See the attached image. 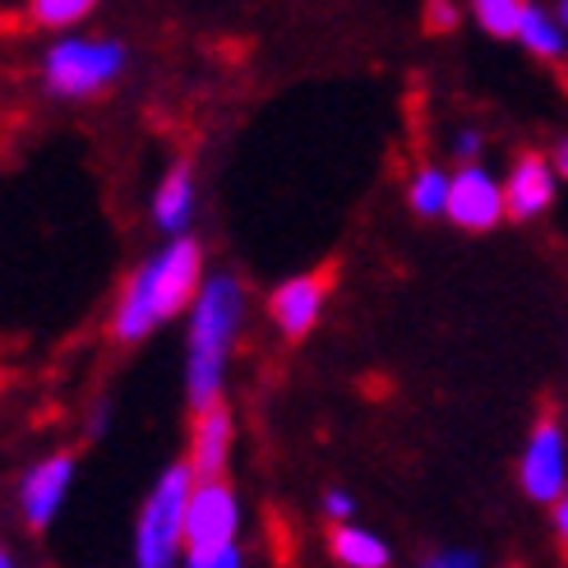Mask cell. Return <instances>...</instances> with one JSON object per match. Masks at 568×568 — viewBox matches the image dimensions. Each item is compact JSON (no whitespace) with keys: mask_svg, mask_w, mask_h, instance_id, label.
<instances>
[{"mask_svg":"<svg viewBox=\"0 0 568 568\" xmlns=\"http://www.w3.org/2000/svg\"><path fill=\"white\" fill-rule=\"evenodd\" d=\"M199 287H204V250L190 232H181L130 273L116 310H111V337L125 347L144 343L153 328L181 315L199 296Z\"/></svg>","mask_w":568,"mask_h":568,"instance_id":"cell-1","label":"cell"},{"mask_svg":"<svg viewBox=\"0 0 568 568\" xmlns=\"http://www.w3.org/2000/svg\"><path fill=\"white\" fill-rule=\"evenodd\" d=\"M245 320V287L232 273L204 277V287L190 301V343H185V403L204 412L222 397L226 356L236 347Z\"/></svg>","mask_w":568,"mask_h":568,"instance_id":"cell-2","label":"cell"},{"mask_svg":"<svg viewBox=\"0 0 568 568\" xmlns=\"http://www.w3.org/2000/svg\"><path fill=\"white\" fill-rule=\"evenodd\" d=\"M199 471L185 463H172L158 486L149 490L144 508H139L134 523V564L139 568H166L176 564L185 550V508H190V490H194Z\"/></svg>","mask_w":568,"mask_h":568,"instance_id":"cell-3","label":"cell"},{"mask_svg":"<svg viewBox=\"0 0 568 568\" xmlns=\"http://www.w3.org/2000/svg\"><path fill=\"white\" fill-rule=\"evenodd\" d=\"M130 65V51L106 38H65L42 55V83L55 98H93L111 89Z\"/></svg>","mask_w":568,"mask_h":568,"instance_id":"cell-4","label":"cell"},{"mask_svg":"<svg viewBox=\"0 0 568 568\" xmlns=\"http://www.w3.org/2000/svg\"><path fill=\"white\" fill-rule=\"evenodd\" d=\"M241 531V499L226 476H199L185 508V555L232 546Z\"/></svg>","mask_w":568,"mask_h":568,"instance_id":"cell-5","label":"cell"},{"mask_svg":"<svg viewBox=\"0 0 568 568\" xmlns=\"http://www.w3.org/2000/svg\"><path fill=\"white\" fill-rule=\"evenodd\" d=\"M523 490L536 504H555L568 490V463H564V430L555 416H541V425L531 430L527 453H523Z\"/></svg>","mask_w":568,"mask_h":568,"instance_id":"cell-6","label":"cell"},{"mask_svg":"<svg viewBox=\"0 0 568 568\" xmlns=\"http://www.w3.org/2000/svg\"><path fill=\"white\" fill-rule=\"evenodd\" d=\"M448 217H453V226H463V232H490V226H499V217H508L504 185L486 172V166L467 162L463 172L453 176Z\"/></svg>","mask_w":568,"mask_h":568,"instance_id":"cell-7","label":"cell"},{"mask_svg":"<svg viewBox=\"0 0 568 568\" xmlns=\"http://www.w3.org/2000/svg\"><path fill=\"white\" fill-rule=\"evenodd\" d=\"M74 486V458L70 453H51L38 467H28L23 486H19V508H23V523L33 531H47L51 518L61 514V504Z\"/></svg>","mask_w":568,"mask_h":568,"instance_id":"cell-8","label":"cell"},{"mask_svg":"<svg viewBox=\"0 0 568 568\" xmlns=\"http://www.w3.org/2000/svg\"><path fill=\"white\" fill-rule=\"evenodd\" d=\"M324 301H328V273H301V277H287L268 296V315L282 328V337L301 343V337L320 324Z\"/></svg>","mask_w":568,"mask_h":568,"instance_id":"cell-9","label":"cell"},{"mask_svg":"<svg viewBox=\"0 0 568 568\" xmlns=\"http://www.w3.org/2000/svg\"><path fill=\"white\" fill-rule=\"evenodd\" d=\"M555 166L541 153H518V162L508 166L504 176V199H508V217L514 222H531L550 209L555 199Z\"/></svg>","mask_w":568,"mask_h":568,"instance_id":"cell-10","label":"cell"},{"mask_svg":"<svg viewBox=\"0 0 568 568\" xmlns=\"http://www.w3.org/2000/svg\"><path fill=\"white\" fill-rule=\"evenodd\" d=\"M232 412L217 397L213 407L194 412V425H190V467L199 476H222L226 471V458H232Z\"/></svg>","mask_w":568,"mask_h":568,"instance_id":"cell-11","label":"cell"},{"mask_svg":"<svg viewBox=\"0 0 568 568\" xmlns=\"http://www.w3.org/2000/svg\"><path fill=\"white\" fill-rule=\"evenodd\" d=\"M190 217H194V172H190V162H181L162 176V185L153 194V222L162 232L181 236L190 226Z\"/></svg>","mask_w":568,"mask_h":568,"instance_id":"cell-12","label":"cell"},{"mask_svg":"<svg viewBox=\"0 0 568 568\" xmlns=\"http://www.w3.org/2000/svg\"><path fill=\"white\" fill-rule=\"evenodd\" d=\"M328 550L337 564H347V568H384L393 555L388 546L379 541L375 531H365V527H352V523H337L333 536H328Z\"/></svg>","mask_w":568,"mask_h":568,"instance_id":"cell-13","label":"cell"},{"mask_svg":"<svg viewBox=\"0 0 568 568\" xmlns=\"http://www.w3.org/2000/svg\"><path fill=\"white\" fill-rule=\"evenodd\" d=\"M448 190H453V176H444L439 166H420L407 185V204L416 217H448Z\"/></svg>","mask_w":568,"mask_h":568,"instance_id":"cell-14","label":"cell"},{"mask_svg":"<svg viewBox=\"0 0 568 568\" xmlns=\"http://www.w3.org/2000/svg\"><path fill=\"white\" fill-rule=\"evenodd\" d=\"M518 42H523L527 51H536V55H546V61H555V55H564V19L555 23L546 10L527 6L523 28H518Z\"/></svg>","mask_w":568,"mask_h":568,"instance_id":"cell-15","label":"cell"},{"mask_svg":"<svg viewBox=\"0 0 568 568\" xmlns=\"http://www.w3.org/2000/svg\"><path fill=\"white\" fill-rule=\"evenodd\" d=\"M527 6L531 0H471V14L490 38H518Z\"/></svg>","mask_w":568,"mask_h":568,"instance_id":"cell-16","label":"cell"},{"mask_svg":"<svg viewBox=\"0 0 568 568\" xmlns=\"http://www.w3.org/2000/svg\"><path fill=\"white\" fill-rule=\"evenodd\" d=\"M93 6L98 0H33V23H42V28H74V23H83L93 14Z\"/></svg>","mask_w":568,"mask_h":568,"instance_id":"cell-17","label":"cell"},{"mask_svg":"<svg viewBox=\"0 0 568 568\" xmlns=\"http://www.w3.org/2000/svg\"><path fill=\"white\" fill-rule=\"evenodd\" d=\"M190 568H241V546H217V550H199V555H185Z\"/></svg>","mask_w":568,"mask_h":568,"instance_id":"cell-18","label":"cell"},{"mask_svg":"<svg viewBox=\"0 0 568 568\" xmlns=\"http://www.w3.org/2000/svg\"><path fill=\"white\" fill-rule=\"evenodd\" d=\"M425 28H430V33H453V28H458V6H453V0H430V6H425Z\"/></svg>","mask_w":568,"mask_h":568,"instance_id":"cell-19","label":"cell"},{"mask_svg":"<svg viewBox=\"0 0 568 568\" xmlns=\"http://www.w3.org/2000/svg\"><path fill=\"white\" fill-rule=\"evenodd\" d=\"M324 514H328L333 523H352V514H356V499H352L347 490H328V495H324Z\"/></svg>","mask_w":568,"mask_h":568,"instance_id":"cell-20","label":"cell"},{"mask_svg":"<svg viewBox=\"0 0 568 568\" xmlns=\"http://www.w3.org/2000/svg\"><path fill=\"white\" fill-rule=\"evenodd\" d=\"M480 149H486V139H480V130H458V139H453V153H458V162H471Z\"/></svg>","mask_w":568,"mask_h":568,"instance_id":"cell-21","label":"cell"},{"mask_svg":"<svg viewBox=\"0 0 568 568\" xmlns=\"http://www.w3.org/2000/svg\"><path fill=\"white\" fill-rule=\"evenodd\" d=\"M555 531H559V541H564V550H568V490L555 499Z\"/></svg>","mask_w":568,"mask_h":568,"instance_id":"cell-22","label":"cell"},{"mask_svg":"<svg viewBox=\"0 0 568 568\" xmlns=\"http://www.w3.org/2000/svg\"><path fill=\"white\" fill-rule=\"evenodd\" d=\"M430 564H448V568H458V564H476L471 555H458V550H453V555H435Z\"/></svg>","mask_w":568,"mask_h":568,"instance_id":"cell-23","label":"cell"},{"mask_svg":"<svg viewBox=\"0 0 568 568\" xmlns=\"http://www.w3.org/2000/svg\"><path fill=\"white\" fill-rule=\"evenodd\" d=\"M555 172H559V176L568 181V139H564V144L555 149Z\"/></svg>","mask_w":568,"mask_h":568,"instance_id":"cell-24","label":"cell"},{"mask_svg":"<svg viewBox=\"0 0 568 568\" xmlns=\"http://www.w3.org/2000/svg\"><path fill=\"white\" fill-rule=\"evenodd\" d=\"M10 564H14V559H10V550H6V546H0V568H10Z\"/></svg>","mask_w":568,"mask_h":568,"instance_id":"cell-25","label":"cell"},{"mask_svg":"<svg viewBox=\"0 0 568 568\" xmlns=\"http://www.w3.org/2000/svg\"><path fill=\"white\" fill-rule=\"evenodd\" d=\"M559 19H564V28H568V0H559Z\"/></svg>","mask_w":568,"mask_h":568,"instance_id":"cell-26","label":"cell"}]
</instances>
